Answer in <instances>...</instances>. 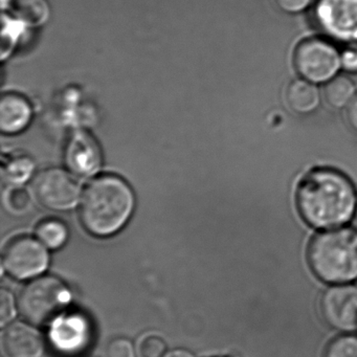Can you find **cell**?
<instances>
[{"mask_svg": "<svg viewBox=\"0 0 357 357\" xmlns=\"http://www.w3.org/2000/svg\"><path fill=\"white\" fill-rule=\"evenodd\" d=\"M296 208L305 222L315 229L342 227L354 216L357 192L344 173L331 168L309 171L298 183Z\"/></svg>", "mask_w": 357, "mask_h": 357, "instance_id": "obj_1", "label": "cell"}, {"mask_svg": "<svg viewBox=\"0 0 357 357\" xmlns=\"http://www.w3.org/2000/svg\"><path fill=\"white\" fill-rule=\"evenodd\" d=\"M135 206V194L124 179L116 175H102L85 189L80 220L91 235L107 237L118 233L128 222Z\"/></svg>", "mask_w": 357, "mask_h": 357, "instance_id": "obj_2", "label": "cell"}, {"mask_svg": "<svg viewBox=\"0 0 357 357\" xmlns=\"http://www.w3.org/2000/svg\"><path fill=\"white\" fill-rule=\"evenodd\" d=\"M309 266L321 281L347 284L357 279V231L334 227L317 234L309 244Z\"/></svg>", "mask_w": 357, "mask_h": 357, "instance_id": "obj_3", "label": "cell"}, {"mask_svg": "<svg viewBox=\"0 0 357 357\" xmlns=\"http://www.w3.org/2000/svg\"><path fill=\"white\" fill-rule=\"evenodd\" d=\"M72 300L66 284L56 277L36 278L22 288L18 296V311L31 324L53 323Z\"/></svg>", "mask_w": 357, "mask_h": 357, "instance_id": "obj_4", "label": "cell"}, {"mask_svg": "<svg viewBox=\"0 0 357 357\" xmlns=\"http://www.w3.org/2000/svg\"><path fill=\"white\" fill-rule=\"evenodd\" d=\"M294 66L301 78L326 84L342 68L340 52L329 39H305L294 50Z\"/></svg>", "mask_w": 357, "mask_h": 357, "instance_id": "obj_5", "label": "cell"}, {"mask_svg": "<svg viewBox=\"0 0 357 357\" xmlns=\"http://www.w3.org/2000/svg\"><path fill=\"white\" fill-rule=\"evenodd\" d=\"M311 16L329 40L357 45V0H317Z\"/></svg>", "mask_w": 357, "mask_h": 357, "instance_id": "obj_6", "label": "cell"}, {"mask_svg": "<svg viewBox=\"0 0 357 357\" xmlns=\"http://www.w3.org/2000/svg\"><path fill=\"white\" fill-rule=\"evenodd\" d=\"M49 263L47 246L40 240L29 236L14 238L3 250V268L17 280L38 277L47 271Z\"/></svg>", "mask_w": 357, "mask_h": 357, "instance_id": "obj_7", "label": "cell"}, {"mask_svg": "<svg viewBox=\"0 0 357 357\" xmlns=\"http://www.w3.org/2000/svg\"><path fill=\"white\" fill-rule=\"evenodd\" d=\"M35 194L45 208L66 211L78 204L80 188L70 173L54 168L45 170L37 177Z\"/></svg>", "mask_w": 357, "mask_h": 357, "instance_id": "obj_8", "label": "cell"}, {"mask_svg": "<svg viewBox=\"0 0 357 357\" xmlns=\"http://www.w3.org/2000/svg\"><path fill=\"white\" fill-rule=\"evenodd\" d=\"M324 319L342 332L357 330V286L336 284L328 288L319 302Z\"/></svg>", "mask_w": 357, "mask_h": 357, "instance_id": "obj_9", "label": "cell"}, {"mask_svg": "<svg viewBox=\"0 0 357 357\" xmlns=\"http://www.w3.org/2000/svg\"><path fill=\"white\" fill-rule=\"evenodd\" d=\"M91 327L86 317L76 313L60 315L52 323L50 340L56 351L66 356L80 354L89 346Z\"/></svg>", "mask_w": 357, "mask_h": 357, "instance_id": "obj_10", "label": "cell"}, {"mask_svg": "<svg viewBox=\"0 0 357 357\" xmlns=\"http://www.w3.org/2000/svg\"><path fill=\"white\" fill-rule=\"evenodd\" d=\"M3 348L8 357H41L45 340L33 326L17 321L3 332Z\"/></svg>", "mask_w": 357, "mask_h": 357, "instance_id": "obj_11", "label": "cell"}, {"mask_svg": "<svg viewBox=\"0 0 357 357\" xmlns=\"http://www.w3.org/2000/svg\"><path fill=\"white\" fill-rule=\"evenodd\" d=\"M66 160L73 172L86 176L99 169L101 150L97 141L89 133L77 132L66 147Z\"/></svg>", "mask_w": 357, "mask_h": 357, "instance_id": "obj_12", "label": "cell"}, {"mask_svg": "<svg viewBox=\"0 0 357 357\" xmlns=\"http://www.w3.org/2000/svg\"><path fill=\"white\" fill-rule=\"evenodd\" d=\"M32 119L28 100L17 93H6L0 101V128L8 135H15L26 128Z\"/></svg>", "mask_w": 357, "mask_h": 357, "instance_id": "obj_13", "label": "cell"}, {"mask_svg": "<svg viewBox=\"0 0 357 357\" xmlns=\"http://www.w3.org/2000/svg\"><path fill=\"white\" fill-rule=\"evenodd\" d=\"M288 107L298 114H310L319 108L321 93L314 83L296 79L288 84L285 91Z\"/></svg>", "mask_w": 357, "mask_h": 357, "instance_id": "obj_14", "label": "cell"}, {"mask_svg": "<svg viewBox=\"0 0 357 357\" xmlns=\"http://www.w3.org/2000/svg\"><path fill=\"white\" fill-rule=\"evenodd\" d=\"M356 87L349 77L337 75L326 83L324 97L331 107L344 109L356 97Z\"/></svg>", "mask_w": 357, "mask_h": 357, "instance_id": "obj_15", "label": "cell"}, {"mask_svg": "<svg viewBox=\"0 0 357 357\" xmlns=\"http://www.w3.org/2000/svg\"><path fill=\"white\" fill-rule=\"evenodd\" d=\"M16 12L20 22L37 28L47 24L51 16V7L47 0H20Z\"/></svg>", "mask_w": 357, "mask_h": 357, "instance_id": "obj_16", "label": "cell"}, {"mask_svg": "<svg viewBox=\"0 0 357 357\" xmlns=\"http://www.w3.org/2000/svg\"><path fill=\"white\" fill-rule=\"evenodd\" d=\"M37 237L50 250H59L68 239V229L62 221L47 219L37 227Z\"/></svg>", "mask_w": 357, "mask_h": 357, "instance_id": "obj_17", "label": "cell"}, {"mask_svg": "<svg viewBox=\"0 0 357 357\" xmlns=\"http://www.w3.org/2000/svg\"><path fill=\"white\" fill-rule=\"evenodd\" d=\"M35 165L29 156L15 155L8 158L3 164V173L8 181L13 185H20L26 183L34 171Z\"/></svg>", "mask_w": 357, "mask_h": 357, "instance_id": "obj_18", "label": "cell"}, {"mask_svg": "<svg viewBox=\"0 0 357 357\" xmlns=\"http://www.w3.org/2000/svg\"><path fill=\"white\" fill-rule=\"evenodd\" d=\"M3 204L11 214L24 215L32 206V196L24 188L13 185L3 194Z\"/></svg>", "mask_w": 357, "mask_h": 357, "instance_id": "obj_19", "label": "cell"}, {"mask_svg": "<svg viewBox=\"0 0 357 357\" xmlns=\"http://www.w3.org/2000/svg\"><path fill=\"white\" fill-rule=\"evenodd\" d=\"M324 357H357V336L340 335L329 342Z\"/></svg>", "mask_w": 357, "mask_h": 357, "instance_id": "obj_20", "label": "cell"}, {"mask_svg": "<svg viewBox=\"0 0 357 357\" xmlns=\"http://www.w3.org/2000/svg\"><path fill=\"white\" fill-rule=\"evenodd\" d=\"M20 26L16 20L3 16V40H1V58L3 60L11 55L20 38Z\"/></svg>", "mask_w": 357, "mask_h": 357, "instance_id": "obj_21", "label": "cell"}, {"mask_svg": "<svg viewBox=\"0 0 357 357\" xmlns=\"http://www.w3.org/2000/svg\"><path fill=\"white\" fill-rule=\"evenodd\" d=\"M167 350L166 342L160 336L149 334L139 340V354L141 357H164Z\"/></svg>", "mask_w": 357, "mask_h": 357, "instance_id": "obj_22", "label": "cell"}, {"mask_svg": "<svg viewBox=\"0 0 357 357\" xmlns=\"http://www.w3.org/2000/svg\"><path fill=\"white\" fill-rule=\"evenodd\" d=\"M15 298L11 291L3 288L0 292V325L5 327L13 321L17 313Z\"/></svg>", "mask_w": 357, "mask_h": 357, "instance_id": "obj_23", "label": "cell"}, {"mask_svg": "<svg viewBox=\"0 0 357 357\" xmlns=\"http://www.w3.org/2000/svg\"><path fill=\"white\" fill-rule=\"evenodd\" d=\"M103 357H135L132 342L127 338H114L104 348Z\"/></svg>", "mask_w": 357, "mask_h": 357, "instance_id": "obj_24", "label": "cell"}, {"mask_svg": "<svg viewBox=\"0 0 357 357\" xmlns=\"http://www.w3.org/2000/svg\"><path fill=\"white\" fill-rule=\"evenodd\" d=\"M275 3L284 13L298 14L314 5L315 0H275Z\"/></svg>", "mask_w": 357, "mask_h": 357, "instance_id": "obj_25", "label": "cell"}, {"mask_svg": "<svg viewBox=\"0 0 357 357\" xmlns=\"http://www.w3.org/2000/svg\"><path fill=\"white\" fill-rule=\"evenodd\" d=\"M342 68L344 72L357 74V45H346L340 53Z\"/></svg>", "mask_w": 357, "mask_h": 357, "instance_id": "obj_26", "label": "cell"}, {"mask_svg": "<svg viewBox=\"0 0 357 357\" xmlns=\"http://www.w3.org/2000/svg\"><path fill=\"white\" fill-rule=\"evenodd\" d=\"M346 109L347 121H348L349 125L352 127L353 130L357 132V95L353 99V101L349 104Z\"/></svg>", "mask_w": 357, "mask_h": 357, "instance_id": "obj_27", "label": "cell"}, {"mask_svg": "<svg viewBox=\"0 0 357 357\" xmlns=\"http://www.w3.org/2000/svg\"><path fill=\"white\" fill-rule=\"evenodd\" d=\"M164 357H196L193 353L185 349H176V350L170 351L167 352Z\"/></svg>", "mask_w": 357, "mask_h": 357, "instance_id": "obj_28", "label": "cell"}]
</instances>
